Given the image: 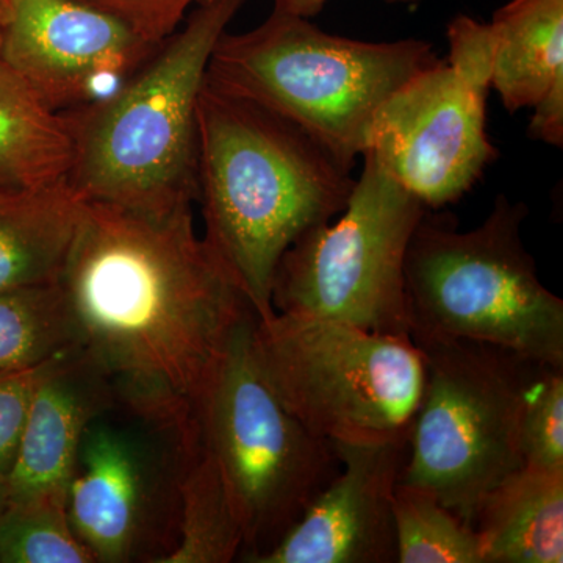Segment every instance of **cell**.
<instances>
[{
    "label": "cell",
    "mask_w": 563,
    "mask_h": 563,
    "mask_svg": "<svg viewBox=\"0 0 563 563\" xmlns=\"http://www.w3.org/2000/svg\"><path fill=\"white\" fill-rule=\"evenodd\" d=\"M523 465L563 470V368L547 366L533 385L521 415Z\"/></svg>",
    "instance_id": "23"
},
{
    "label": "cell",
    "mask_w": 563,
    "mask_h": 563,
    "mask_svg": "<svg viewBox=\"0 0 563 563\" xmlns=\"http://www.w3.org/2000/svg\"><path fill=\"white\" fill-rule=\"evenodd\" d=\"M74 140L65 113L36 95L0 60V191H36L68 184Z\"/></svg>",
    "instance_id": "17"
},
{
    "label": "cell",
    "mask_w": 563,
    "mask_h": 563,
    "mask_svg": "<svg viewBox=\"0 0 563 563\" xmlns=\"http://www.w3.org/2000/svg\"><path fill=\"white\" fill-rule=\"evenodd\" d=\"M440 60L426 40H352L273 11L250 32L222 33L206 84L291 122L352 169L385 99Z\"/></svg>",
    "instance_id": "4"
},
{
    "label": "cell",
    "mask_w": 563,
    "mask_h": 563,
    "mask_svg": "<svg viewBox=\"0 0 563 563\" xmlns=\"http://www.w3.org/2000/svg\"><path fill=\"white\" fill-rule=\"evenodd\" d=\"M484 563L563 562V470L521 466L481 499Z\"/></svg>",
    "instance_id": "15"
},
{
    "label": "cell",
    "mask_w": 563,
    "mask_h": 563,
    "mask_svg": "<svg viewBox=\"0 0 563 563\" xmlns=\"http://www.w3.org/2000/svg\"><path fill=\"white\" fill-rule=\"evenodd\" d=\"M528 213L499 195L483 224L461 231L450 214L424 211L404 265L413 342L472 340L563 368V301L526 250Z\"/></svg>",
    "instance_id": "5"
},
{
    "label": "cell",
    "mask_w": 563,
    "mask_h": 563,
    "mask_svg": "<svg viewBox=\"0 0 563 563\" xmlns=\"http://www.w3.org/2000/svg\"><path fill=\"white\" fill-rule=\"evenodd\" d=\"M415 343L424 387L401 483L431 492L473 528L481 499L523 466L521 415L550 365L472 340Z\"/></svg>",
    "instance_id": "7"
},
{
    "label": "cell",
    "mask_w": 563,
    "mask_h": 563,
    "mask_svg": "<svg viewBox=\"0 0 563 563\" xmlns=\"http://www.w3.org/2000/svg\"><path fill=\"white\" fill-rule=\"evenodd\" d=\"M69 523L66 507L5 504L0 517V563H95Z\"/></svg>",
    "instance_id": "22"
},
{
    "label": "cell",
    "mask_w": 563,
    "mask_h": 563,
    "mask_svg": "<svg viewBox=\"0 0 563 563\" xmlns=\"http://www.w3.org/2000/svg\"><path fill=\"white\" fill-rule=\"evenodd\" d=\"M243 550L235 504L198 426L181 453L176 543L157 563H229Z\"/></svg>",
    "instance_id": "19"
},
{
    "label": "cell",
    "mask_w": 563,
    "mask_h": 563,
    "mask_svg": "<svg viewBox=\"0 0 563 563\" xmlns=\"http://www.w3.org/2000/svg\"><path fill=\"white\" fill-rule=\"evenodd\" d=\"M488 27L493 90L509 113L532 109L563 77V0H510Z\"/></svg>",
    "instance_id": "18"
},
{
    "label": "cell",
    "mask_w": 563,
    "mask_h": 563,
    "mask_svg": "<svg viewBox=\"0 0 563 563\" xmlns=\"http://www.w3.org/2000/svg\"><path fill=\"white\" fill-rule=\"evenodd\" d=\"M196 117L203 240L257 318L272 317L282 255L339 217L357 179L291 122L207 84Z\"/></svg>",
    "instance_id": "2"
},
{
    "label": "cell",
    "mask_w": 563,
    "mask_h": 563,
    "mask_svg": "<svg viewBox=\"0 0 563 563\" xmlns=\"http://www.w3.org/2000/svg\"><path fill=\"white\" fill-rule=\"evenodd\" d=\"M76 350L63 352L32 368L0 374V481H5L16 459L36 388Z\"/></svg>",
    "instance_id": "24"
},
{
    "label": "cell",
    "mask_w": 563,
    "mask_h": 563,
    "mask_svg": "<svg viewBox=\"0 0 563 563\" xmlns=\"http://www.w3.org/2000/svg\"><path fill=\"white\" fill-rule=\"evenodd\" d=\"M0 43H2V22H0Z\"/></svg>",
    "instance_id": "30"
},
{
    "label": "cell",
    "mask_w": 563,
    "mask_h": 563,
    "mask_svg": "<svg viewBox=\"0 0 563 563\" xmlns=\"http://www.w3.org/2000/svg\"><path fill=\"white\" fill-rule=\"evenodd\" d=\"M161 44L80 0H10L0 60L66 113L120 90Z\"/></svg>",
    "instance_id": "12"
},
{
    "label": "cell",
    "mask_w": 563,
    "mask_h": 563,
    "mask_svg": "<svg viewBox=\"0 0 563 563\" xmlns=\"http://www.w3.org/2000/svg\"><path fill=\"white\" fill-rule=\"evenodd\" d=\"M339 473L268 553L252 563H395L393 496L409 439L332 443Z\"/></svg>",
    "instance_id": "13"
},
{
    "label": "cell",
    "mask_w": 563,
    "mask_h": 563,
    "mask_svg": "<svg viewBox=\"0 0 563 563\" xmlns=\"http://www.w3.org/2000/svg\"><path fill=\"white\" fill-rule=\"evenodd\" d=\"M339 217L299 236L282 255L272 302L279 313L410 335L407 247L428 209L365 152Z\"/></svg>",
    "instance_id": "9"
},
{
    "label": "cell",
    "mask_w": 563,
    "mask_h": 563,
    "mask_svg": "<svg viewBox=\"0 0 563 563\" xmlns=\"http://www.w3.org/2000/svg\"><path fill=\"white\" fill-rule=\"evenodd\" d=\"M131 25L144 40L161 44L202 0H80Z\"/></svg>",
    "instance_id": "25"
},
{
    "label": "cell",
    "mask_w": 563,
    "mask_h": 563,
    "mask_svg": "<svg viewBox=\"0 0 563 563\" xmlns=\"http://www.w3.org/2000/svg\"><path fill=\"white\" fill-rule=\"evenodd\" d=\"M255 318L247 314L233 332L196 409L251 563L280 542L340 470L333 444L307 431L263 377L252 350Z\"/></svg>",
    "instance_id": "8"
},
{
    "label": "cell",
    "mask_w": 563,
    "mask_h": 563,
    "mask_svg": "<svg viewBox=\"0 0 563 563\" xmlns=\"http://www.w3.org/2000/svg\"><path fill=\"white\" fill-rule=\"evenodd\" d=\"M113 409V388L80 346L36 388L16 459L3 481L5 504L66 507L84 433L95 418Z\"/></svg>",
    "instance_id": "14"
},
{
    "label": "cell",
    "mask_w": 563,
    "mask_h": 563,
    "mask_svg": "<svg viewBox=\"0 0 563 563\" xmlns=\"http://www.w3.org/2000/svg\"><path fill=\"white\" fill-rule=\"evenodd\" d=\"M60 285L118 407L190 432L214 366L254 312L196 232L192 207L147 214L85 202Z\"/></svg>",
    "instance_id": "1"
},
{
    "label": "cell",
    "mask_w": 563,
    "mask_h": 563,
    "mask_svg": "<svg viewBox=\"0 0 563 563\" xmlns=\"http://www.w3.org/2000/svg\"><path fill=\"white\" fill-rule=\"evenodd\" d=\"M446 33L448 60L415 74L385 99L363 150L428 210L461 201L498 157L487 133L490 27L457 14Z\"/></svg>",
    "instance_id": "10"
},
{
    "label": "cell",
    "mask_w": 563,
    "mask_h": 563,
    "mask_svg": "<svg viewBox=\"0 0 563 563\" xmlns=\"http://www.w3.org/2000/svg\"><path fill=\"white\" fill-rule=\"evenodd\" d=\"M247 0H202L120 90L66 111L68 185L85 202L165 214L198 201V101L214 46Z\"/></svg>",
    "instance_id": "3"
},
{
    "label": "cell",
    "mask_w": 563,
    "mask_h": 563,
    "mask_svg": "<svg viewBox=\"0 0 563 563\" xmlns=\"http://www.w3.org/2000/svg\"><path fill=\"white\" fill-rule=\"evenodd\" d=\"M532 120L529 122L531 139L562 147L563 144V77L551 85L547 95L532 107Z\"/></svg>",
    "instance_id": "26"
},
{
    "label": "cell",
    "mask_w": 563,
    "mask_h": 563,
    "mask_svg": "<svg viewBox=\"0 0 563 563\" xmlns=\"http://www.w3.org/2000/svg\"><path fill=\"white\" fill-rule=\"evenodd\" d=\"M393 521L396 563H484L476 531L424 488L398 484Z\"/></svg>",
    "instance_id": "21"
},
{
    "label": "cell",
    "mask_w": 563,
    "mask_h": 563,
    "mask_svg": "<svg viewBox=\"0 0 563 563\" xmlns=\"http://www.w3.org/2000/svg\"><path fill=\"white\" fill-rule=\"evenodd\" d=\"M110 412L81 439L66 499L69 523L96 562L157 563L176 543L184 444L179 437L162 450L158 437L174 431L140 417L139 424L110 420Z\"/></svg>",
    "instance_id": "11"
},
{
    "label": "cell",
    "mask_w": 563,
    "mask_h": 563,
    "mask_svg": "<svg viewBox=\"0 0 563 563\" xmlns=\"http://www.w3.org/2000/svg\"><path fill=\"white\" fill-rule=\"evenodd\" d=\"M84 209L68 184L0 191V291L58 284Z\"/></svg>",
    "instance_id": "16"
},
{
    "label": "cell",
    "mask_w": 563,
    "mask_h": 563,
    "mask_svg": "<svg viewBox=\"0 0 563 563\" xmlns=\"http://www.w3.org/2000/svg\"><path fill=\"white\" fill-rule=\"evenodd\" d=\"M387 3H401V5H417L421 0H384ZM274 9L277 13L291 14V16L306 18L312 20L324 9L328 0H273Z\"/></svg>",
    "instance_id": "27"
},
{
    "label": "cell",
    "mask_w": 563,
    "mask_h": 563,
    "mask_svg": "<svg viewBox=\"0 0 563 563\" xmlns=\"http://www.w3.org/2000/svg\"><path fill=\"white\" fill-rule=\"evenodd\" d=\"M10 0H0V22H5L9 16Z\"/></svg>",
    "instance_id": "28"
},
{
    "label": "cell",
    "mask_w": 563,
    "mask_h": 563,
    "mask_svg": "<svg viewBox=\"0 0 563 563\" xmlns=\"http://www.w3.org/2000/svg\"><path fill=\"white\" fill-rule=\"evenodd\" d=\"M5 487H3V481H0V517H2L3 509H5Z\"/></svg>",
    "instance_id": "29"
},
{
    "label": "cell",
    "mask_w": 563,
    "mask_h": 563,
    "mask_svg": "<svg viewBox=\"0 0 563 563\" xmlns=\"http://www.w3.org/2000/svg\"><path fill=\"white\" fill-rule=\"evenodd\" d=\"M79 346V325L60 282L0 291V374L32 368Z\"/></svg>",
    "instance_id": "20"
},
{
    "label": "cell",
    "mask_w": 563,
    "mask_h": 563,
    "mask_svg": "<svg viewBox=\"0 0 563 563\" xmlns=\"http://www.w3.org/2000/svg\"><path fill=\"white\" fill-rule=\"evenodd\" d=\"M252 350L277 398L314 437L409 439L426 372L424 354L407 333L274 312L255 318Z\"/></svg>",
    "instance_id": "6"
}]
</instances>
